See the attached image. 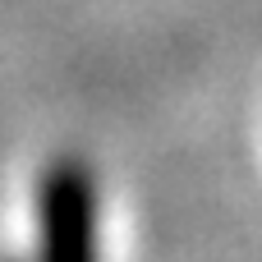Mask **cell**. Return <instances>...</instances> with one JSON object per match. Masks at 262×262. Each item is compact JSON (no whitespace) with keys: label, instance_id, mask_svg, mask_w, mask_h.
Masks as SVG:
<instances>
[{"label":"cell","instance_id":"6da1fadb","mask_svg":"<svg viewBox=\"0 0 262 262\" xmlns=\"http://www.w3.org/2000/svg\"><path fill=\"white\" fill-rule=\"evenodd\" d=\"M41 262H97V180L78 161H55L37 189Z\"/></svg>","mask_w":262,"mask_h":262}]
</instances>
